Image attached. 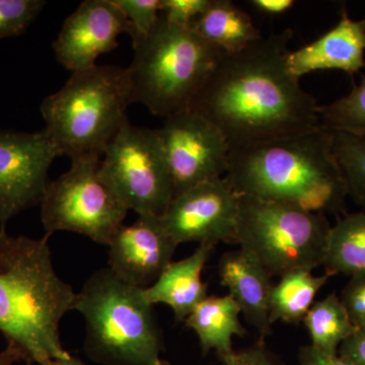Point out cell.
I'll return each instance as SVG.
<instances>
[{"label":"cell","mask_w":365,"mask_h":365,"mask_svg":"<svg viewBox=\"0 0 365 365\" xmlns=\"http://www.w3.org/2000/svg\"><path fill=\"white\" fill-rule=\"evenodd\" d=\"M323 266L331 277L364 272L365 212L343 216L331 227Z\"/></svg>","instance_id":"44dd1931"},{"label":"cell","mask_w":365,"mask_h":365,"mask_svg":"<svg viewBox=\"0 0 365 365\" xmlns=\"http://www.w3.org/2000/svg\"><path fill=\"white\" fill-rule=\"evenodd\" d=\"M355 326H365V271L351 276L340 297Z\"/></svg>","instance_id":"83f0119b"},{"label":"cell","mask_w":365,"mask_h":365,"mask_svg":"<svg viewBox=\"0 0 365 365\" xmlns=\"http://www.w3.org/2000/svg\"><path fill=\"white\" fill-rule=\"evenodd\" d=\"M100 176L125 207L138 216H163L175 197L157 129L129 121L106 148Z\"/></svg>","instance_id":"9c48e42d"},{"label":"cell","mask_w":365,"mask_h":365,"mask_svg":"<svg viewBox=\"0 0 365 365\" xmlns=\"http://www.w3.org/2000/svg\"><path fill=\"white\" fill-rule=\"evenodd\" d=\"M311 345L326 354L337 355L341 344L356 330L347 309L336 294L314 302L304 319Z\"/></svg>","instance_id":"7402d4cb"},{"label":"cell","mask_w":365,"mask_h":365,"mask_svg":"<svg viewBox=\"0 0 365 365\" xmlns=\"http://www.w3.org/2000/svg\"><path fill=\"white\" fill-rule=\"evenodd\" d=\"M331 276L314 275L311 270H295L281 276L279 282L273 285L269 304L271 325L276 322L299 324L304 322L317 294Z\"/></svg>","instance_id":"ffe728a7"},{"label":"cell","mask_w":365,"mask_h":365,"mask_svg":"<svg viewBox=\"0 0 365 365\" xmlns=\"http://www.w3.org/2000/svg\"><path fill=\"white\" fill-rule=\"evenodd\" d=\"M331 225L324 215L258 197H240L235 244L272 276L323 266Z\"/></svg>","instance_id":"52a82bcc"},{"label":"cell","mask_w":365,"mask_h":365,"mask_svg":"<svg viewBox=\"0 0 365 365\" xmlns=\"http://www.w3.org/2000/svg\"><path fill=\"white\" fill-rule=\"evenodd\" d=\"M241 314V309L230 294L207 297L184 322L196 333L204 354L215 350L222 359L235 351L234 336L246 335V329L240 321Z\"/></svg>","instance_id":"d6986e66"},{"label":"cell","mask_w":365,"mask_h":365,"mask_svg":"<svg viewBox=\"0 0 365 365\" xmlns=\"http://www.w3.org/2000/svg\"><path fill=\"white\" fill-rule=\"evenodd\" d=\"M220 359L222 365H280L262 341L252 347L232 352Z\"/></svg>","instance_id":"f1b7e54d"},{"label":"cell","mask_w":365,"mask_h":365,"mask_svg":"<svg viewBox=\"0 0 365 365\" xmlns=\"http://www.w3.org/2000/svg\"><path fill=\"white\" fill-rule=\"evenodd\" d=\"M299 365H351L339 355H330L319 351L312 345L304 346L300 349Z\"/></svg>","instance_id":"4dcf8cb0"},{"label":"cell","mask_w":365,"mask_h":365,"mask_svg":"<svg viewBox=\"0 0 365 365\" xmlns=\"http://www.w3.org/2000/svg\"><path fill=\"white\" fill-rule=\"evenodd\" d=\"M240 197L225 176L178 194L160 218L178 245L235 244Z\"/></svg>","instance_id":"7c38bea8"},{"label":"cell","mask_w":365,"mask_h":365,"mask_svg":"<svg viewBox=\"0 0 365 365\" xmlns=\"http://www.w3.org/2000/svg\"><path fill=\"white\" fill-rule=\"evenodd\" d=\"M48 235L13 237L0 228V332L26 364L71 356L59 325L76 294L53 267Z\"/></svg>","instance_id":"7a4b0ae2"},{"label":"cell","mask_w":365,"mask_h":365,"mask_svg":"<svg viewBox=\"0 0 365 365\" xmlns=\"http://www.w3.org/2000/svg\"><path fill=\"white\" fill-rule=\"evenodd\" d=\"M59 157L50 137L39 132L0 130V225L40 205L49 184L53 160Z\"/></svg>","instance_id":"8fae6325"},{"label":"cell","mask_w":365,"mask_h":365,"mask_svg":"<svg viewBox=\"0 0 365 365\" xmlns=\"http://www.w3.org/2000/svg\"><path fill=\"white\" fill-rule=\"evenodd\" d=\"M332 150L344 177L348 196L365 207V134L332 130Z\"/></svg>","instance_id":"603a6c76"},{"label":"cell","mask_w":365,"mask_h":365,"mask_svg":"<svg viewBox=\"0 0 365 365\" xmlns=\"http://www.w3.org/2000/svg\"><path fill=\"white\" fill-rule=\"evenodd\" d=\"M191 28L222 54L242 51L263 37L251 16L230 0H211Z\"/></svg>","instance_id":"ac0fdd59"},{"label":"cell","mask_w":365,"mask_h":365,"mask_svg":"<svg viewBox=\"0 0 365 365\" xmlns=\"http://www.w3.org/2000/svg\"><path fill=\"white\" fill-rule=\"evenodd\" d=\"M132 104L126 68L95 66L72 72L66 85L41 104L44 131L59 157L101 160L120 129L129 121Z\"/></svg>","instance_id":"277c9868"},{"label":"cell","mask_w":365,"mask_h":365,"mask_svg":"<svg viewBox=\"0 0 365 365\" xmlns=\"http://www.w3.org/2000/svg\"><path fill=\"white\" fill-rule=\"evenodd\" d=\"M211 0H160V14L170 23L191 28L210 6Z\"/></svg>","instance_id":"4316f807"},{"label":"cell","mask_w":365,"mask_h":365,"mask_svg":"<svg viewBox=\"0 0 365 365\" xmlns=\"http://www.w3.org/2000/svg\"><path fill=\"white\" fill-rule=\"evenodd\" d=\"M321 125L331 130L365 134V76L348 95L319 107Z\"/></svg>","instance_id":"cb8c5ba5"},{"label":"cell","mask_w":365,"mask_h":365,"mask_svg":"<svg viewBox=\"0 0 365 365\" xmlns=\"http://www.w3.org/2000/svg\"><path fill=\"white\" fill-rule=\"evenodd\" d=\"M175 196L190 188L227 176L230 145L206 118L185 109L165 118L157 129Z\"/></svg>","instance_id":"30bf717a"},{"label":"cell","mask_w":365,"mask_h":365,"mask_svg":"<svg viewBox=\"0 0 365 365\" xmlns=\"http://www.w3.org/2000/svg\"><path fill=\"white\" fill-rule=\"evenodd\" d=\"M133 42L127 69L131 102L167 118L189 109L222 53L188 26L174 25L160 14L148 35Z\"/></svg>","instance_id":"8992f818"},{"label":"cell","mask_w":365,"mask_h":365,"mask_svg":"<svg viewBox=\"0 0 365 365\" xmlns=\"http://www.w3.org/2000/svg\"><path fill=\"white\" fill-rule=\"evenodd\" d=\"M158 365H170V364H169V362L165 361V360L162 359V361H160V364Z\"/></svg>","instance_id":"e575fe53"},{"label":"cell","mask_w":365,"mask_h":365,"mask_svg":"<svg viewBox=\"0 0 365 365\" xmlns=\"http://www.w3.org/2000/svg\"><path fill=\"white\" fill-rule=\"evenodd\" d=\"M215 245H199L193 254L181 261L172 262L155 284L144 289L151 304H167L178 322H184L207 295L202 272L215 249Z\"/></svg>","instance_id":"e0dca14e"},{"label":"cell","mask_w":365,"mask_h":365,"mask_svg":"<svg viewBox=\"0 0 365 365\" xmlns=\"http://www.w3.org/2000/svg\"><path fill=\"white\" fill-rule=\"evenodd\" d=\"M21 357L16 350L7 346L4 352L0 353V365H14V362L21 361ZM26 365H35V364H26Z\"/></svg>","instance_id":"d6a6232c"},{"label":"cell","mask_w":365,"mask_h":365,"mask_svg":"<svg viewBox=\"0 0 365 365\" xmlns=\"http://www.w3.org/2000/svg\"><path fill=\"white\" fill-rule=\"evenodd\" d=\"M292 30L222 54L189 109L215 125L230 148L294 135L321 125L316 98L287 68Z\"/></svg>","instance_id":"6da1fadb"},{"label":"cell","mask_w":365,"mask_h":365,"mask_svg":"<svg viewBox=\"0 0 365 365\" xmlns=\"http://www.w3.org/2000/svg\"><path fill=\"white\" fill-rule=\"evenodd\" d=\"M227 177L242 195L309 212L344 211L347 186L332 150V130H312L230 148Z\"/></svg>","instance_id":"3957f363"},{"label":"cell","mask_w":365,"mask_h":365,"mask_svg":"<svg viewBox=\"0 0 365 365\" xmlns=\"http://www.w3.org/2000/svg\"><path fill=\"white\" fill-rule=\"evenodd\" d=\"M249 4L259 13L277 16L287 14L294 6V0H252Z\"/></svg>","instance_id":"1f68e13d"},{"label":"cell","mask_w":365,"mask_h":365,"mask_svg":"<svg viewBox=\"0 0 365 365\" xmlns=\"http://www.w3.org/2000/svg\"><path fill=\"white\" fill-rule=\"evenodd\" d=\"M364 21H365V19H364Z\"/></svg>","instance_id":"d590c367"},{"label":"cell","mask_w":365,"mask_h":365,"mask_svg":"<svg viewBox=\"0 0 365 365\" xmlns=\"http://www.w3.org/2000/svg\"><path fill=\"white\" fill-rule=\"evenodd\" d=\"M74 309L86 319L85 349L105 365H158L163 338L144 289L119 279L110 268L88 278Z\"/></svg>","instance_id":"5b68a950"},{"label":"cell","mask_w":365,"mask_h":365,"mask_svg":"<svg viewBox=\"0 0 365 365\" xmlns=\"http://www.w3.org/2000/svg\"><path fill=\"white\" fill-rule=\"evenodd\" d=\"M338 355L351 365H365V326L359 327L341 344Z\"/></svg>","instance_id":"f546056e"},{"label":"cell","mask_w":365,"mask_h":365,"mask_svg":"<svg viewBox=\"0 0 365 365\" xmlns=\"http://www.w3.org/2000/svg\"><path fill=\"white\" fill-rule=\"evenodd\" d=\"M365 21L353 20L343 9L340 21L319 39L287 54L290 73L300 79L314 71L354 74L365 67Z\"/></svg>","instance_id":"9a60e30c"},{"label":"cell","mask_w":365,"mask_h":365,"mask_svg":"<svg viewBox=\"0 0 365 365\" xmlns=\"http://www.w3.org/2000/svg\"><path fill=\"white\" fill-rule=\"evenodd\" d=\"M123 33L131 35V25L113 0H86L64 21L53 50L68 71H86L97 66L101 55L114 50Z\"/></svg>","instance_id":"4fadbf2b"},{"label":"cell","mask_w":365,"mask_h":365,"mask_svg":"<svg viewBox=\"0 0 365 365\" xmlns=\"http://www.w3.org/2000/svg\"><path fill=\"white\" fill-rule=\"evenodd\" d=\"M125 14L132 28V41L153 30L160 16V0H113Z\"/></svg>","instance_id":"484cf974"},{"label":"cell","mask_w":365,"mask_h":365,"mask_svg":"<svg viewBox=\"0 0 365 365\" xmlns=\"http://www.w3.org/2000/svg\"><path fill=\"white\" fill-rule=\"evenodd\" d=\"M41 365H86L76 357L69 356L67 359H53L46 360Z\"/></svg>","instance_id":"836d02e7"},{"label":"cell","mask_w":365,"mask_h":365,"mask_svg":"<svg viewBox=\"0 0 365 365\" xmlns=\"http://www.w3.org/2000/svg\"><path fill=\"white\" fill-rule=\"evenodd\" d=\"M45 6L43 0H0V39L25 33Z\"/></svg>","instance_id":"d4e9b609"},{"label":"cell","mask_w":365,"mask_h":365,"mask_svg":"<svg viewBox=\"0 0 365 365\" xmlns=\"http://www.w3.org/2000/svg\"><path fill=\"white\" fill-rule=\"evenodd\" d=\"M178 246L160 216L139 215L108 245L110 270L127 284L148 289L172 263Z\"/></svg>","instance_id":"5bb4252c"},{"label":"cell","mask_w":365,"mask_h":365,"mask_svg":"<svg viewBox=\"0 0 365 365\" xmlns=\"http://www.w3.org/2000/svg\"><path fill=\"white\" fill-rule=\"evenodd\" d=\"M217 273L220 284L230 290L228 294L262 339L270 335L269 304L273 284L260 262L242 249L227 252L218 262Z\"/></svg>","instance_id":"2e32d148"},{"label":"cell","mask_w":365,"mask_h":365,"mask_svg":"<svg viewBox=\"0 0 365 365\" xmlns=\"http://www.w3.org/2000/svg\"><path fill=\"white\" fill-rule=\"evenodd\" d=\"M100 162L72 160L71 169L49 182L40 203L46 235L63 230L110 244L128 209L103 181Z\"/></svg>","instance_id":"ba28073f"}]
</instances>
